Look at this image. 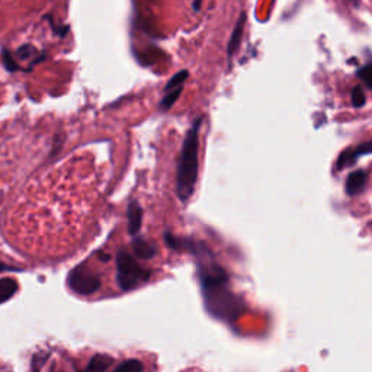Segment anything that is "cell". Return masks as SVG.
<instances>
[{
  "label": "cell",
  "instance_id": "1",
  "mask_svg": "<svg viewBox=\"0 0 372 372\" xmlns=\"http://www.w3.org/2000/svg\"><path fill=\"white\" fill-rule=\"evenodd\" d=\"M201 124L202 117L193 121L182 144L179 165H177L176 173V192L177 198L182 202H186L193 195L198 181V150Z\"/></svg>",
  "mask_w": 372,
  "mask_h": 372
},
{
  "label": "cell",
  "instance_id": "2",
  "mask_svg": "<svg viewBox=\"0 0 372 372\" xmlns=\"http://www.w3.org/2000/svg\"><path fill=\"white\" fill-rule=\"evenodd\" d=\"M202 296L208 313L221 320H234L243 309L241 301L232 293L227 285L202 291Z\"/></svg>",
  "mask_w": 372,
  "mask_h": 372
},
{
  "label": "cell",
  "instance_id": "3",
  "mask_svg": "<svg viewBox=\"0 0 372 372\" xmlns=\"http://www.w3.org/2000/svg\"><path fill=\"white\" fill-rule=\"evenodd\" d=\"M152 272L137 264L136 259L127 250L117 253V284L121 291H131L149 282Z\"/></svg>",
  "mask_w": 372,
  "mask_h": 372
},
{
  "label": "cell",
  "instance_id": "4",
  "mask_svg": "<svg viewBox=\"0 0 372 372\" xmlns=\"http://www.w3.org/2000/svg\"><path fill=\"white\" fill-rule=\"evenodd\" d=\"M67 285L79 296H92L101 288V278L89 265L80 264L69 272Z\"/></svg>",
  "mask_w": 372,
  "mask_h": 372
},
{
  "label": "cell",
  "instance_id": "5",
  "mask_svg": "<svg viewBox=\"0 0 372 372\" xmlns=\"http://www.w3.org/2000/svg\"><path fill=\"white\" fill-rule=\"evenodd\" d=\"M366 154H372V140L361 143L359 145H357V147L343 152L341 156H339V159L336 161V168L339 170H342L348 166H352V165L357 163V160L359 157L366 156Z\"/></svg>",
  "mask_w": 372,
  "mask_h": 372
},
{
  "label": "cell",
  "instance_id": "6",
  "mask_svg": "<svg viewBox=\"0 0 372 372\" xmlns=\"http://www.w3.org/2000/svg\"><path fill=\"white\" fill-rule=\"evenodd\" d=\"M143 208L138 204V201L133 200L128 204L127 208V217H128V233L131 236H137L138 232L141 230L143 225Z\"/></svg>",
  "mask_w": 372,
  "mask_h": 372
},
{
  "label": "cell",
  "instance_id": "7",
  "mask_svg": "<svg viewBox=\"0 0 372 372\" xmlns=\"http://www.w3.org/2000/svg\"><path fill=\"white\" fill-rule=\"evenodd\" d=\"M366 172L364 170H355L352 172L345 182V191L349 197H357L361 192H364L365 185H366Z\"/></svg>",
  "mask_w": 372,
  "mask_h": 372
},
{
  "label": "cell",
  "instance_id": "8",
  "mask_svg": "<svg viewBox=\"0 0 372 372\" xmlns=\"http://www.w3.org/2000/svg\"><path fill=\"white\" fill-rule=\"evenodd\" d=\"M112 364H114V358H111L109 355L96 353L82 372H106Z\"/></svg>",
  "mask_w": 372,
  "mask_h": 372
},
{
  "label": "cell",
  "instance_id": "9",
  "mask_svg": "<svg viewBox=\"0 0 372 372\" xmlns=\"http://www.w3.org/2000/svg\"><path fill=\"white\" fill-rule=\"evenodd\" d=\"M245 22H246V13H241L240 18L234 26V31L233 34L230 37V41H229V45H227V54L229 57H232L236 50L240 45V41H241V35H243V28H245Z\"/></svg>",
  "mask_w": 372,
  "mask_h": 372
},
{
  "label": "cell",
  "instance_id": "10",
  "mask_svg": "<svg viewBox=\"0 0 372 372\" xmlns=\"http://www.w3.org/2000/svg\"><path fill=\"white\" fill-rule=\"evenodd\" d=\"M131 245L134 254L140 259H152L156 256V248L149 243V241H145V238L143 237H134Z\"/></svg>",
  "mask_w": 372,
  "mask_h": 372
},
{
  "label": "cell",
  "instance_id": "11",
  "mask_svg": "<svg viewBox=\"0 0 372 372\" xmlns=\"http://www.w3.org/2000/svg\"><path fill=\"white\" fill-rule=\"evenodd\" d=\"M18 293V282L13 278H0V304L9 301Z\"/></svg>",
  "mask_w": 372,
  "mask_h": 372
},
{
  "label": "cell",
  "instance_id": "12",
  "mask_svg": "<svg viewBox=\"0 0 372 372\" xmlns=\"http://www.w3.org/2000/svg\"><path fill=\"white\" fill-rule=\"evenodd\" d=\"M189 77V73L188 70H181L179 73H176L169 82L168 85L165 86V95L169 93V92H173L176 89H179V88H184V83H185V80Z\"/></svg>",
  "mask_w": 372,
  "mask_h": 372
},
{
  "label": "cell",
  "instance_id": "13",
  "mask_svg": "<svg viewBox=\"0 0 372 372\" xmlns=\"http://www.w3.org/2000/svg\"><path fill=\"white\" fill-rule=\"evenodd\" d=\"M182 90H184V88H179V89L173 90V92H169V93H166V95L163 96V99H161V101H160V104H159V109H160L161 112H166V111H169V109H170V108H172V106L176 104V101L179 99V96H181Z\"/></svg>",
  "mask_w": 372,
  "mask_h": 372
},
{
  "label": "cell",
  "instance_id": "14",
  "mask_svg": "<svg viewBox=\"0 0 372 372\" xmlns=\"http://www.w3.org/2000/svg\"><path fill=\"white\" fill-rule=\"evenodd\" d=\"M144 366L138 359H128L120 364L112 372H143Z\"/></svg>",
  "mask_w": 372,
  "mask_h": 372
},
{
  "label": "cell",
  "instance_id": "15",
  "mask_svg": "<svg viewBox=\"0 0 372 372\" xmlns=\"http://www.w3.org/2000/svg\"><path fill=\"white\" fill-rule=\"evenodd\" d=\"M350 99H352V105H353L355 108H362V106L365 105V102H366V96H365V93H364V90H362L361 86H355V88L352 89Z\"/></svg>",
  "mask_w": 372,
  "mask_h": 372
},
{
  "label": "cell",
  "instance_id": "16",
  "mask_svg": "<svg viewBox=\"0 0 372 372\" xmlns=\"http://www.w3.org/2000/svg\"><path fill=\"white\" fill-rule=\"evenodd\" d=\"M47 358H48L47 353L34 355V358H32V361H31V372H40V369L42 368Z\"/></svg>",
  "mask_w": 372,
  "mask_h": 372
},
{
  "label": "cell",
  "instance_id": "17",
  "mask_svg": "<svg viewBox=\"0 0 372 372\" xmlns=\"http://www.w3.org/2000/svg\"><path fill=\"white\" fill-rule=\"evenodd\" d=\"M358 76L364 80L365 85L368 88L372 89V63L371 64H366V66H364L362 69H359Z\"/></svg>",
  "mask_w": 372,
  "mask_h": 372
},
{
  "label": "cell",
  "instance_id": "18",
  "mask_svg": "<svg viewBox=\"0 0 372 372\" xmlns=\"http://www.w3.org/2000/svg\"><path fill=\"white\" fill-rule=\"evenodd\" d=\"M2 57H3V64H5L6 70H9V72H16V70H19L18 63H16V61L12 58L10 53H9L8 50H5V48L2 50Z\"/></svg>",
  "mask_w": 372,
  "mask_h": 372
},
{
  "label": "cell",
  "instance_id": "19",
  "mask_svg": "<svg viewBox=\"0 0 372 372\" xmlns=\"http://www.w3.org/2000/svg\"><path fill=\"white\" fill-rule=\"evenodd\" d=\"M37 53V50L32 45H22L19 47V50H18V56L22 58V60H28V58H32V56H34Z\"/></svg>",
  "mask_w": 372,
  "mask_h": 372
},
{
  "label": "cell",
  "instance_id": "20",
  "mask_svg": "<svg viewBox=\"0 0 372 372\" xmlns=\"http://www.w3.org/2000/svg\"><path fill=\"white\" fill-rule=\"evenodd\" d=\"M5 270H19V269L18 268H12V266H9L6 264L0 262V272H5Z\"/></svg>",
  "mask_w": 372,
  "mask_h": 372
},
{
  "label": "cell",
  "instance_id": "21",
  "mask_svg": "<svg viewBox=\"0 0 372 372\" xmlns=\"http://www.w3.org/2000/svg\"><path fill=\"white\" fill-rule=\"evenodd\" d=\"M101 254H102V256H99V259H102L104 262H108L109 259H111V256H109V254H105V253H101Z\"/></svg>",
  "mask_w": 372,
  "mask_h": 372
},
{
  "label": "cell",
  "instance_id": "22",
  "mask_svg": "<svg viewBox=\"0 0 372 372\" xmlns=\"http://www.w3.org/2000/svg\"><path fill=\"white\" fill-rule=\"evenodd\" d=\"M200 8H201V2H195V3H193V9H195L197 12L200 10Z\"/></svg>",
  "mask_w": 372,
  "mask_h": 372
}]
</instances>
